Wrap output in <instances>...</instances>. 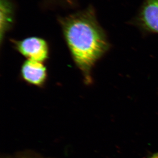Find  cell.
<instances>
[{
  "instance_id": "obj_4",
  "label": "cell",
  "mask_w": 158,
  "mask_h": 158,
  "mask_svg": "<svg viewBox=\"0 0 158 158\" xmlns=\"http://www.w3.org/2000/svg\"><path fill=\"white\" fill-rule=\"evenodd\" d=\"M139 20L145 29L158 33V0H146Z\"/></svg>"
},
{
  "instance_id": "obj_1",
  "label": "cell",
  "mask_w": 158,
  "mask_h": 158,
  "mask_svg": "<svg viewBox=\"0 0 158 158\" xmlns=\"http://www.w3.org/2000/svg\"><path fill=\"white\" fill-rule=\"evenodd\" d=\"M62 28L73 60L89 85L93 67L108 48L105 33L91 9L63 19Z\"/></svg>"
},
{
  "instance_id": "obj_3",
  "label": "cell",
  "mask_w": 158,
  "mask_h": 158,
  "mask_svg": "<svg viewBox=\"0 0 158 158\" xmlns=\"http://www.w3.org/2000/svg\"><path fill=\"white\" fill-rule=\"evenodd\" d=\"M21 76L31 85L41 87L46 81V68L42 62L28 60L22 66Z\"/></svg>"
},
{
  "instance_id": "obj_6",
  "label": "cell",
  "mask_w": 158,
  "mask_h": 158,
  "mask_svg": "<svg viewBox=\"0 0 158 158\" xmlns=\"http://www.w3.org/2000/svg\"><path fill=\"white\" fill-rule=\"evenodd\" d=\"M2 158H46L32 151H23L14 155L5 156Z\"/></svg>"
},
{
  "instance_id": "obj_2",
  "label": "cell",
  "mask_w": 158,
  "mask_h": 158,
  "mask_svg": "<svg viewBox=\"0 0 158 158\" xmlns=\"http://www.w3.org/2000/svg\"><path fill=\"white\" fill-rule=\"evenodd\" d=\"M15 45L18 51L28 60L43 62L48 57V45L40 37H28L15 42Z\"/></svg>"
},
{
  "instance_id": "obj_7",
  "label": "cell",
  "mask_w": 158,
  "mask_h": 158,
  "mask_svg": "<svg viewBox=\"0 0 158 158\" xmlns=\"http://www.w3.org/2000/svg\"><path fill=\"white\" fill-rule=\"evenodd\" d=\"M152 158H158V155L156 156H155V157Z\"/></svg>"
},
{
  "instance_id": "obj_5",
  "label": "cell",
  "mask_w": 158,
  "mask_h": 158,
  "mask_svg": "<svg viewBox=\"0 0 158 158\" xmlns=\"http://www.w3.org/2000/svg\"><path fill=\"white\" fill-rule=\"evenodd\" d=\"M12 8L8 0L1 1V41L12 23Z\"/></svg>"
}]
</instances>
